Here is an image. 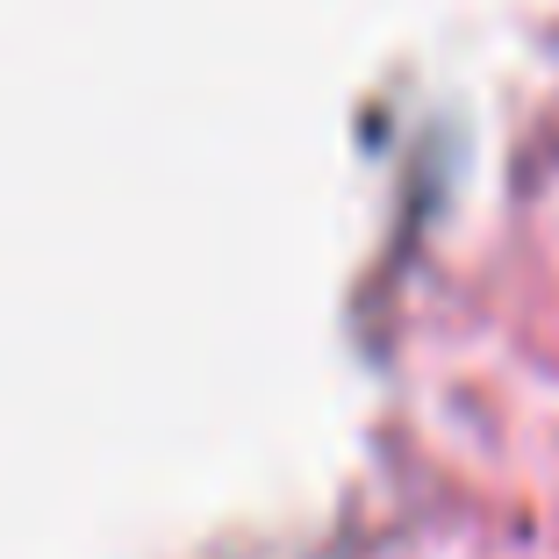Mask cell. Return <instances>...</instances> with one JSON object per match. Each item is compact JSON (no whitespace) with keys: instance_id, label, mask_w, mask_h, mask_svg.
<instances>
[]
</instances>
